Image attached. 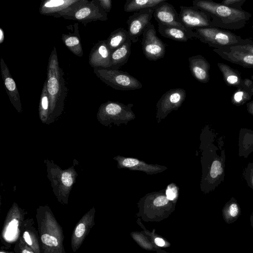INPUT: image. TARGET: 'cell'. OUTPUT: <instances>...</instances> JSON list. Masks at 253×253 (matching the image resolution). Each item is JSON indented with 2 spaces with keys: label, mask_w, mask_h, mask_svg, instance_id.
<instances>
[{
  "label": "cell",
  "mask_w": 253,
  "mask_h": 253,
  "mask_svg": "<svg viewBox=\"0 0 253 253\" xmlns=\"http://www.w3.org/2000/svg\"><path fill=\"white\" fill-rule=\"evenodd\" d=\"M222 218L227 224L235 222L241 214V209L236 199L232 197L221 211Z\"/></svg>",
  "instance_id": "cell-22"
},
{
  "label": "cell",
  "mask_w": 253,
  "mask_h": 253,
  "mask_svg": "<svg viewBox=\"0 0 253 253\" xmlns=\"http://www.w3.org/2000/svg\"><path fill=\"white\" fill-rule=\"evenodd\" d=\"M179 13L180 20L187 29L212 27L211 18L203 11L193 6H180Z\"/></svg>",
  "instance_id": "cell-7"
},
{
  "label": "cell",
  "mask_w": 253,
  "mask_h": 253,
  "mask_svg": "<svg viewBox=\"0 0 253 253\" xmlns=\"http://www.w3.org/2000/svg\"><path fill=\"white\" fill-rule=\"evenodd\" d=\"M192 3L193 6L211 18L212 27L222 29H242L252 17L248 11L233 8L211 0H194Z\"/></svg>",
  "instance_id": "cell-1"
},
{
  "label": "cell",
  "mask_w": 253,
  "mask_h": 253,
  "mask_svg": "<svg viewBox=\"0 0 253 253\" xmlns=\"http://www.w3.org/2000/svg\"><path fill=\"white\" fill-rule=\"evenodd\" d=\"M247 109L248 113L253 116V100L247 103Z\"/></svg>",
  "instance_id": "cell-40"
},
{
  "label": "cell",
  "mask_w": 253,
  "mask_h": 253,
  "mask_svg": "<svg viewBox=\"0 0 253 253\" xmlns=\"http://www.w3.org/2000/svg\"><path fill=\"white\" fill-rule=\"evenodd\" d=\"M133 105H125L118 102L107 101L102 104L98 112V117L102 120L132 118L133 113L131 110Z\"/></svg>",
  "instance_id": "cell-11"
},
{
  "label": "cell",
  "mask_w": 253,
  "mask_h": 253,
  "mask_svg": "<svg viewBox=\"0 0 253 253\" xmlns=\"http://www.w3.org/2000/svg\"><path fill=\"white\" fill-rule=\"evenodd\" d=\"M85 231V226L83 223H80L76 227L75 234V236L78 238L81 237Z\"/></svg>",
  "instance_id": "cell-37"
},
{
  "label": "cell",
  "mask_w": 253,
  "mask_h": 253,
  "mask_svg": "<svg viewBox=\"0 0 253 253\" xmlns=\"http://www.w3.org/2000/svg\"><path fill=\"white\" fill-rule=\"evenodd\" d=\"M166 197L169 200H173L177 195V189L173 184L169 185L166 192Z\"/></svg>",
  "instance_id": "cell-33"
},
{
  "label": "cell",
  "mask_w": 253,
  "mask_h": 253,
  "mask_svg": "<svg viewBox=\"0 0 253 253\" xmlns=\"http://www.w3.org/2000/svg\"><path fill=\"white\" fill-rule=\"evenodd\" d=\"M239 155L248 157L253 151V131L247 128H242L239 138Z\"/></svg>",
  "instance_id": "cell-23"
},
{
  "label": "cell",
  "mask_w": 253,
  "mask_h": 253,
  "mask_svg": "<svg viewBox=\"0 0 253 253\" xmlns=\"http://www.w3.org/2000/svg\"><path fill=\"white\" fill-rule=\"evenodd\" d=\"M41 240L43 244L50 247H56L58 245L57 238L48 234L42 235Z\"/></svg>",
  "instance_id": "cell-32"
},
{
  "label": "cell",
  "mask_w": 253,
  "mask_h": 253,
  "mask_svg": "<svg viewBox=\"0 0 253 253\" xmlns=\"http://www.w3.org/2000/svg\"><path fill=\"white\" fill-rule=\"evenodd\" d=\"M225 156L224 151L219 156L213 158L210 168L209 181L211 189L220 184L224 179Z\"/></svg>",
  "instance_id": "cell-16"
},
{
  "label": "cell",
  "mask_w": 253,
  "mask_h": 253,
  "mask_svg": "<svg viewBox=\"0 0 253 253\" xmlns=\"http://www.w3.org/2000/svg\"><path fill=\"white\" fill-rule=\"evenodd\" d=\"M49 99L47 91L46 81L44 82L40 97L39 104L40 116L42 121H45L49 117Z\"/></svg>",
  "instance_id": "cell-28"
},
{
  "label": "cell",
  "mask_w": 253,
  "mask_h": 253,
  "mask_svg": "<svg viewBox=\"0 0 253 253\" xmlns=\"http://www.w3.org/2000/svg\"><path fill=\"white\" fill-rule=\"evenodd\" d=\"M154 9L146 8L134 12L126 21L132 43L136 42L152 18Z\"/></svg>",
  "instance_id": "cell-8"
},
{
  "label": "cell",
  "mask_w": 253,
  "mask_h": 253,
  "mask_svg": "<svg viewBox=\"0 0 253 253\" xmlns=\"http://www.w3.org/2000/svg\"><path fill=\"white\" fill-rule=\"evenodd\" d=\"M193 31L196 33V39L214 49H224L253 43L251 39H243L228 30L217 27L198 28Z\"/></svg>",
  "instance_id": "cell-3"
},
{
  "label": "cell",
  "mask_w": 253,
  "mask_h": 253,
  "mask_svg": "<svg viewBox=\"0 0 253 253\" xmlns=\"http://www.w3.org/2000/svg\"><path fill=\"white\" fill-rule=\"evenodd\" d=\"M142 36V49L147 59L156 61L164 57L166 45L157 36L152 23H149L143 31Z\"/></svg>",
  "instance_id": "cell-6"
},
{
  "label": "cell",
  "mask_w": 253,
  "mask_h": 253,
  "mask_svg": "<svg viewBox=\"0 0 253 253\" xmlns=\"http://www.w3.org/2000/svg\"><path fill=\"white\" fill-rule=\"evenodd\" d=\"M158 32L162 36L177 42H186L197 37L194 31L187 32L179 27L162 24H158Z\"/></svg>",
  "instance_id": "cell-18"
},
{
  "label": "cell",
  "mask_w": 253,
  "mask_h": 253,
  "mask_svg": "<svg viewBox=\"0 0 253 253\" xmlns=\"http://www.w3.org/2000/svg\"><path fill=\"white\" fill-rule=\"evenodd\" d=\"M245 2L246 0H224L221 3L233 8L242 10V7Z\"/></svg>",
  "instance_id": "cell-31"
},
{
  "label": "cell",
  "mask_w": 253,
  "mask_h": 253,
  "mask_svg": "<svg viewBox=\"0 0 253 253\" xmlns=\"http://www.w3.org/2000/svg\"><path fill=\"white\" fill-rule=\"evenodd\" d=\"M155 243L157 246L159 247H163L165 244V241L160 238H156L155 239Z\"/></svg>",
  "instance_id": "cell-41"
},
{
  "label": "cell",
  "mask_w": 253,
  "mask_h": 253,
  "mask_svg": "<svg viewBox=\"0 0 253 253\" xmlns=\"http://www.w3.org/2000/svg\"><path fill=\"white\" fill-rule=\"evenodd\" d=\"M166 1L167 0H126L124 9L126 12H136L146 8L154 9Z\"/></svg>",
  "instance_id": "cell-25"
},
{
  "label": "cell",
  "mask_w": 253,
  "mask_h": 253,
  "mask_svg": "<svg viewBox=\"0 0 253 253\" xmlns=\"http://www.w3.org/2000/svg\"><path fill=\"white\" fill-rule=\"evenodd\" d=\"M252 28L253 29V23H252Z\"/></svg>",
  "instance_id": "cell-46"
},
{
  "label": "cell",
  "mask_w": 253,
  "mask_h": 253,
  "mask_svg": "<svg viewBox=\"0 0 253 253\" xmlns=\"http://www.w3.org/2000/svg\"><path fill=\"white\" fill-rule=\"evenodd\" d=\"M251 91H252V94H253V87L251 88Z\"/></svg>",
  "instance_id": "cell-45"
},
{
  "label": "cell",
  "mask_w": 253,
  "mask_h": 253,
  "mask_svg": "<svg viewBox=\"0 0 253 253\" xmlns=\"http://www.w3.org/2000/svg\"><path fill=\"white\" fill-rule=\"evenodd\" d=\"M131 43L129 39L124 44L111 52V67L110 69L119 70L126 63L130 55Z\"/></svg>",
  "instance_id": "cell-19"
},
{
  "label": "cell",
  "mask_w": 253,
  "mask_h": 253,
  "mask_svg": "<svg viewBox=\"0 0 253 253\" xmlns=\"http://www.w3.org/2000/svg\"><path fill=\"white\" fill-rule=\"evenodd\" d=\"M0 253H3V252H1Z\"/></svg>",
  "instance_id": "cell-47"
},
{
  "label": "cell",
  "mask_w": 253,
  "mask_h": 253,
  "mask_svg": "<svg viewBox=\"0 0 253 253\" xmlns=\"http://www.w3.org/2000/svg\"><path fill=\"white\" fill-rule=\"evenodd\" d=\"M79 0H42L39 7L41 14L56 17L57 14L70 7Z\"/></svg>",
  "instance_id": "cell-17"
},
{
  "label": "cell",
  "mask_w": 253,
  "mask_h": 253,
  "mask_svg": "<svg viewBox=\"0 0 253 253\" xmlns=\"http://www.w3.org/2000/svg\"><path fill=\"white\" fill-rule=\"evenodd\" d=\"M188 61L189 69L193 77L200 83H208L211 65L207 59L201 55H197L189 57Z\"/></svg>",
  "instance_id": "cell-15"
},
{
  "label": "cell",
  "mask_w": 253,
  "mask_h": 253,
  "mask_svg": "<svg viewBox=\"0 0 253 253\" xmlns=\"http://www.w3.org/2000/svg\"><path fill=\"white\" fill-rule=\"evenodd\" d=\"M93 72L103 83L119 90H134L142 87L140 81L128 73L112 69L94 68Z\"/></svg>",
  "instance_id": "cell-5"
},
{
  "label": "cell",
  "mask_w": 253,
  "mask_h": 253,
  "mask_svg": "<svg viewBox=\"0 0 253 253\" xmlns=\"http://www.w3.org/2000/svg\"><path fill=\"white\" fill-rule=\"evenodd\" d=\"M96 1L105 12L107 13L110 12L112 6L111 0H96Z\"/></svg>",
  "instance_id": "cell-35"
},
{
  "label": "cell",
  "mask_w": 253,
  "mask_h": 253,
  "mask_svg": "<svg viewBox=\"0 0 253 253\" xmlns=\"http://www.w3.org/2000/svg\"><path fill=\"white\" fill-rule=\"evenodd\" d=\"M229 48L234 50L245 51L253 55V43L239 45Z\"/></svg>",
  "instance_id": "cell-34"
},
{
  "label": "cell",
  "mask_w": 253,
  "mask_h": 253,
  "mask_svg": "<svg viewBox=\"0 0 253 253\" xmlns=\"http://www.w3.org/2000/svg\"><path fill=\"white\" fill-rule=\"evenodd\" d=\"M213 50L225 60L244 68L253 69V55L251 53L232 50L229 48L213 49Z\"/></svg>",
  "instance_id": "cell-14"
},
{
  "label": "cell",
  "mask_w": 253,
  "mask_h": 253,
  "mask_svg": "<svg viewBox=\"0 0 253 253\" xmlns=\"http://www.w3.org/2000/svg\"><path fill=\"white\" fill-rule=\"evenodd\" d=\"M46 81L49 99V117L54 118L60 115L63 110L68 90L54 46L48 59Z\"/></svg>",
  "instance_id": "cell-2"
},
{
  "label": "cell",
  "mask_w": 253,
  "mask_h": 253,
  "mask_svg": "<svg viewBox=\"0 0 253 253\" xmlns=\"http://www.w3.org/2000/svg\"><path fill=\"white\" fill-rule=\"evenodd\" d=\"M22 253H33V252H32L31 251H28L27 250L25 249V250H23Z\"/></svg>",
  "instance_id": "cell-44"
},
{
  "label": "cell",
  "mask_w": 253,
  "mask_h": 253,
  "mask_svg": "<svg viewBox=\"0 0 253 253\" xmlns=\"http://www.w3.org/2000/svg\"><path fill=\"white\" fill-rule=\"evenodd\" d=\"M153 16L158 24L179 27L187 32L194 31L183 25L174 7L167 1L154 8Z\"/></svg>",
  "instance_id": "cell-9"
},
{
  "label": "cell",
  "mask_w": 253,
  "mask_h": 253,
  "mask_svg": "<svg viewBox=\"0 0 253 253\" xmlns=\"http://www.w3.org/2000/svg\"><path fill=\"white\" fill-rule=\"evenodd\" d=\"M250 223H251V226L253 230V213H252L250 216Z\"/></svg>",
  "instance_id": "cell-43"
},
{
  "label": "cell",
  "mask_w": 253,
  "mask_h": 253,
  "mask_svg": "<svg viewBox=\"0 0 253 253\" xmlns=\"http://www.w3.org/2000/svg\"><path fill=\"white\" fill-rule=\"evenodd\" d=\"M252 96L251 88L241 85L232 94L231 101L233 105L240 106L246 103H247L252 99Z\"/></svg>",
  "instance_id": "cell-27"
},
{
  "label": "cell",
  "mask_w": 253,
  "mask_h": 253,
  "mask_svg": "<svg viewBox=\"0 0 253 253\" xmlns=\"http://www.w3.org/2000/svg\"><path fill=\"white\" fill-rule=\"evenodd\" d=\"M130 39L128 31L119 28L111 32L106 40L107 45L112 52L124 44Z\"/></svg>",
  "instance_id": "cell-24"
},
{
  "label": "cell",
  "mask_w": 253,
  "mask_h": 253,
  "mask_svg": "<svg viewBox=\"0 0 253 253\" xmlns=\"http://www.w3.org/2000/svg\"><path fill=\"white\" fill-rule=\"evenodd\" d=\"M60 17L68 20H77L84 24L98 20L106 21L108 19L107 13L96 0H79L77 3L56 16V17Z\"/></svg>",
  "instance_id": "cell-4"
},
{
  "label": "cell",
  "mask_w": 253,
  "mask_h": 253,
  "mask_svg": "<svg viewBox=\"0 0 253 253\" xmlns=\"http://www.w3.org/2000/svg\"><path fill=\"white\" fill-rule=\"evenodd\" d=\"M186 93L183 88H176L167 91L157 103L158 114L167 115L173 110H177L185 100Z\"/></svg>",
  "instance_id": "cell-10"
},
{
  "label": "cell",
  "mask_w": 253,
  "mask_h": 253,
  "mask_svg": "<svg viewBox=\"0 0 253 253\" xmlns=\"http://www.w3.org/2000/svg\"><path fill=\"white\" fill-rule=\"evenodd\" d=\"M119 163L122 167L143 170L147 173L156 172L155 171L160 169V168H158L155 166L147 165L133 158H121L119 160Z\"/></svg>",
  "instance_id": "cell-26"
},
{
  "label": "cell",
  "mask_w": 253,
  "mask_h": 253,
  "mask_svg": "<svg viewBox=\"0 0 253 253\" xmlns=\"http://www.w3.org/2000/svg\"><path fill=\"white\" fill-rule=\"evenodd\" d=\"M241 85L252 88L253 86V82L249 79H243Z\"/></svg>",
  "instance_id": "cell-38"
},
{
  "label": "cell",
  "mask_w": 253,
  "mask_h": 253,
  "mask_svg": "<svg viewBox=\"0 0 253 253\" xmlns=\"http://www.w3.org/2000/svg\"><path fill=\"white\" fill-rule=\"evenodd\" d=\"M111 52L106 40L97 42L91 48L89 55V64L94 68L110 69L111 67Z\"/></svg>",
  "instance_id": "cell-12"
},
{
  "label": "cell",
  "mask_w": 253,
  "mask_h": 253,
  "mask_svg": "<svg viewBox=\"0 0 253 253\" xmlns=\"http://www.w3.org/2000/svg\"><path fill=\"white\" fill-rule=\"evenodd\" d=\"M0 66L2 79L7 94L11 103L20 112L22 110L20 94L16 83L12 78L7 66L2 58L0 59Z\"/></svg>",
  "instance_id": "cell-13"
},
{
  "label": "cell",
  "mask_w": 253,
  "mask_h": 253,
  "mask_svg": "<svg viewBox=\"0 0 253 253\" xmlns=\"http://www.w3.org/2000/svg\"><path fill=\"white\" fill-rule=\"evenodd\" d=\"M244 178L248 185L253 190V162L249 163L246 168Z\"/></svg>",
  "instance_id": "cell-30"
},
{
  "label": "cell",
  "mask_w": 253,
  "mask_h": 253,
  "mask_svg": "<svg viewBox=\"0 0 253 253\" xmlns=\"http://www.w3.org/2000/svg\"><path fill=\"white\" fill-rule=\"evenodd\" d=\"M23 238L26 242V243L29 245H32V241L31 239L30 236L29 235V233L27 231L24 232L23 234Z\"/></svg>",
  "instance_id": "cell-39"
},
{
  "label": "cell",
  "mask_w": 253,
  "mask_h": 253,
  "mask_svg": "<svg viewBox=\"0 0 253 253\" xmlns=\"http://www.w3.org/2000/svg\"><path fill=\"white\" fill-rule=\"evenodd\" d=\"M4 40V33L1 28H0V43H3Z\"/></svg>",
  "instance_id": "cell-42"
},
{
  "label": "cell",
  "mask_w": 253,
  "mask_h": 253,
  "mask_svg": "<svg viewBox=\"0 0 253 253\" xmlns=\"http://www.w3.org/2000/svg\"><path fill=\"white\" fill-rule=\"evenodd\" d=\"M75 32L68 34H63L61 39L66 46L75 55L82 57L83 50L80 34L79 33L78 24L75 25Z\"/></svg>",
  "instance_id": "cell-21"
},
{
  "label": "cell",
  "mask_w": 253,
  "mask_h": 253,
  "mask_svg": "<svg viewBox=\"0 0 253 253\" xmlns=\"http://www.w3.org/2000/svg\"><path fill=\"white\" fill-rule=\"evenodd\" d=\"M217 66L222 75L223 81L227 85L237 88L241 86L243 79L238 70L221 62L217 63Z\"/></svg>",
  "instance_id": "cell-20"
},
{
  "label": "cell",
  "mask_w": 253,
  "mask_h": 253,
  "mask_svg": "<svg viewBox=\"0 0 253 253\" xmlns=\"http://www.w3.org/2000/svg\"><path fill=\"white\" fill-rule=\"evenodd\" d=\"M19 222L16 218H13L8 224L6 228L5 237L6 239L11 240L16 235Z\"/></svg>",
  "instance_id": "cell-29"
},
{
  "label": "cell",
  "mask_w": 253,
  "mask_h": 253,
  "mask_svg": "<svg viewBox=\"0 0 253 253\" xmlns=\"http://www.w3.org/2000/svg\"><path fill=\"white\" fill-rule=\"evenodd\" d=\"M168 202L169 200L166 196H160L154 200L153 204L155 206L160 207L166 205Z\"/></svg>",
  "instance_id": "cell-36"
}]
</instances>
